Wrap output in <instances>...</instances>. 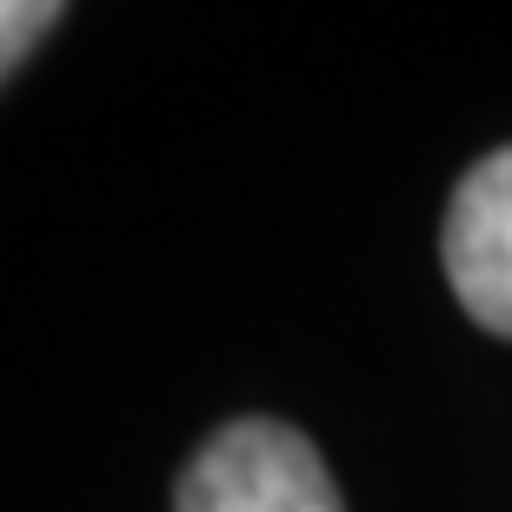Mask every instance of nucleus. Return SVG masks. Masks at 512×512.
Listing matches in <instances>:
<instances>
[{
	"mask_svg": "<svg viewBox=\"0 0 512 512\" xmlns=\"http://www.w3.org/2000/svg\"><path fill=\"white\" fill-rule=\"evenodd\" d=\"M173 512H346L320 446L286 419H227L173 479Z\"/></svg>",
	"mask_w": 512,
	"mask_h": 512,
	"instance_id": "nucleus-1",
	"label": "nucleus"
},
{
	"mask_svg": "<svg viewBox=\"0 0 512 512\" xmlns=\"http://www.w3.org/2000/svg\"><path fill=\"white\" fill-rule=\"evenodd\" d=\"M439 266L459 313L512 340V140L459 173L439 220Z\"/></svg>",
	"mask_w": 512,
	"mask_h": 512,
	"instance_id": "nucleus-2",
	"label": "nucleus"
},
{
	"mask_svg": "<svg viewBox=\"0 0 512 512\" xmlns=\"http://www.w3.org/2000/svg\"><path fill=\"white\" fill-rule=\"evenodd\" d=\"M60 20H67L60 0H0V87L34 60V47L54 34Z\"/></svg>",
	"mask_w": 512,
	"mask_h": 512,
	"instance_id": "nucleus-3",
	"label": "nucleus"
}]
</instances>
